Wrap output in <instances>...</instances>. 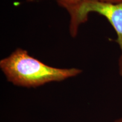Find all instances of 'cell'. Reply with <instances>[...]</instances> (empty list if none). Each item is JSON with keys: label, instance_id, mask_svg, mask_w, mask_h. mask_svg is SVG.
Returning <instances> with one entry per match:
<instances>
[{"label": "cell", "instance_id": "obj_2", "mask_svg": "<svg viewBox=\"0 0 122 122\" xmlns=\"http://www.w3.org/2000/svg\"><path fill=\"white\" fill-rule=\"evenodd\" d=\"M66 10L70 18V33L73 37L76 36L81 24L88 20L89 14L96 13L106 18L117 35L116 41L121 51L119 60V71L122 76V1L109 2L98 0H86L68 7Z\"/></svg>", "mask_w": 122, "mask_h": 122}, {"label": "cell", "instance_id": "obj_1", "mask_svg": "<svg viewBox=\"0 0 122 122\" xmlns=\"http://www.w3.org/2000/svg\"><path fill=\"white\" fill-rule=\"evenodd\" d=\"M0 68L8 81L26 88L62 81L82 72L77 68H61L46 65L22 48H17L8 57L1 59Z\"/></svg>", "mask_w": 122, "mask_h": 122}, {"label": "cell", "instance_id": "obj_4", "mask_svg": "<svg viewBox=\"0 0 122 122\" xmlns=\"http://www.w3.org/2000/svg\"><path fill=\"white\" fill-rule=\"evenodd\" d=\"M114 122H122V118L119 119L115 120V121Z\"/></svg>", "mask_w": 122, "mask_h": 122}, {"label": "cell", "instance_id": "obj_3", "mask_svg": "<svg viewBox=\"0 0 122 122\" xmlns=\"http://www.w3.org/2000/svg\"><path fill=\"white\" fill-rule=\"evenodd\" d=\"M26 1L28 2H32V1H33V0H26ZM84 1H86V0H57V2L61 7L66 10L68 7L75 5ZM98 1L109 2H118L122 1V0H98Z\"/></svg>", "mask_w": 122, "mask_h": 122}]
</instances>
